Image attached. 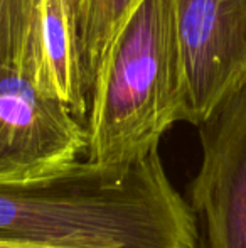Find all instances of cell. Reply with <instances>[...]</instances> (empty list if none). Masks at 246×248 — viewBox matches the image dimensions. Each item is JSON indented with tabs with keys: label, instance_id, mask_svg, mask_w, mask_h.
Masks as SVG:
<instances>
[{
	"label": "cell",
	"instance_id": "cell-1",
	"mask_svg": "<svg viewBox=\"0 0 246 248\" xmlns=\"http://www.w3.org/2000/svg\"><path fill=\"white\" fill-rule=\"evenodd\" d=\"M0 240L54 248H197L199 223L160 152L127 167L74 160L0 183Z\"/></svg>",
	"mask_w": 246,
	"mask_h": 248
},
{
	"label": "cell",
	"instance_id": "cell-2",
	"mask_svg": "<svg viewBox=\"0 0 246 248\" xmlns=\"http://www.w3.org/2000/svg\"><path fill=\"white\" fill-rule=\"evenodd\" d=\"M189 120L174 0H142L116 32L89 93L86 159L127 167Z\"/></svg>",
	"mask_w": 246,
	"mask_h": 248
},
{
	"label": "cell",
	"instance_id": "cell-3",
	"mask_svg": "<svg viewBox=\"0 0 246 248\" xmlns=\"http://www.w3.org/2000/svg\"><path fill=\"white\" fill-rule=\"evenodd\" d=\"M86 125L27 71L0 64V183L58 172L86 152Z\"/></svg>",
	"mask_w": 246,
	"mask_h": 248
},
{
	"label": "cell",
	"instance_id": "cell-4",
	"mask_svg": "<svg viewBox=\"0 0 246 248\" xmlns=\"http://www.w3.org/2000/svg\"><path fill=\"white\" fill-rule=\"evenodd\" d=\"M197 128L203 160L190 183L197 248H246V79Z\"/></svg>",
	"mask_w": 246,
	"mask_h": 248
},
{
	"label": "cell",
	"instance_id": "cell-5",
	"mask_svg": "<svg viewBox=\"0 0 246 248\" xmlns=\"http://www.w3.org/2000/svg\"><path fill=\"white\" fill-rule=\"evenodd\" d=\"M187 124L201 125L246 79V0H174Z\"/></svg>",
	"mask_w": 246,
	"mask_h": 248
},
{
	"label": "cell",
	"instance_id": "cell-6",
	"mask_svg": "<svg viewBox=\"0 0 246 248\" xmlns=\"http://www.w3.org/2000/svg\"><path fill=\"white\" fill-rule=\"evenodd\" d=\"M26 71L46 92L64 101L79 120H86L89 100L79 71L71 0H39Z\"/></svg>",
	"mask_w": 246,
	"mask_h": 248
},
{
	"label": "cell",
	"instance_id": "cell-7",
	"mask_svg": "<svg viewBox=\"0 0 246 248\" xmlns=\"http://www.w3.org/2000/svg\"><path fill=\"white\" fill-rule=\"evenodd\" d=\"M140 2L142 0H79L76 44L83 88L88 100L116 32Z\"/></svg>",
	"mask_w": 246,
	"mask_h": 248
},
{
	"label": "cell",
	"instance_id": "cell-8",
	"mask_svg": "<svg viewBox=\"0 0 246 248\" xmlns=\"http://www.w3.org/2000/svg\"><path fill=\"white\" fill-rule=\"evenodd\" d=\"M39 0H0V64L26 71Z\"/></svg>",
	"mask_w": 246,
	"mask_h": 248
},
{
	"label": "cell",
	"instance_id": "cell-9",
	"mask_svg": "<svg viewBox=\"0 0 246 248\" xmlns=\"http://www.w3.org/2000/svg\"><path fill=\"white\" fill-rule=\"evenodd\" d=\"M0 248H54V247H43V245H29V243H17V242H3V240H0Z\"/></svg>",
	"mask_w": 246,
	"mask_h": 248
},
{
	"label": "cell",
	"instance_id": "cell-10",
	"mask_svg": "<svg viewBox=\"0 0 246 248\" xmlns=\"http://www.w3.org/2000/svg\"><path fill=\"white\" fill-rule=\"evenodd\" d=\"M72 7H74V12H76V17H78V7H79V0H71Z\"/></svg>",
	"mask_w": 246,
	"mask_h": 248
}]
</instances>
